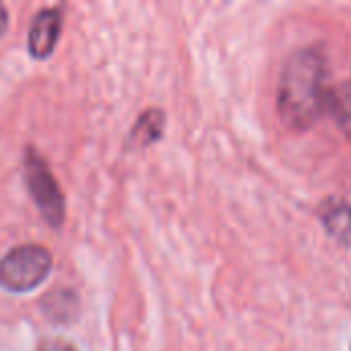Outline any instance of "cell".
Masks as SVG:
<instances>
[{
	"label": "cell",
	"mask_w": 351,
	"mask_h": 351,
	"mask_svg": "<svg viewBox=\"0 0 351 351\" xmlns=\"http://www.w3.org/2000/svg\"><path fill=\"white\" fill-rule=\"evenodd\" d=\"M327 99L323 56L311 47L294 51L282 70L278 88L282 121L296 132L308 130L327 109Z\"/></svg>",
	"instance_id": "1"
},
{
	"label": "cell",
	"mask_w": 351,
	"mask_h": 351,
	"mask_svg": "<svg viewBox=\"0 0 351 351\" xmlns=\"http://www.w3.org/2000/svg\"><path fill=\"white\" fill-rule=\"evenodd\" d=\"M51 265V253L45 247H14L0 259V288L10 294L33 292L45 282Z\"/></svg>",
	"instance_id": "2"
},
{
	"label": "cell",
	"mask_w": 351,
	"mask_h": 351,
	"mask_svg": "<svg viewBox=\"0 0 351 351\" xmlns=\"http://www.w3.org/2000/svg\"><path fill=\"white\" fill-rule=\"evenodd\" d=\"M25 185L29 189L31 199L35 202V206L39 210V214L43 216V220L49 226L60 228L66 218L64 193H62L53 173L49 171L45 158L33 146H29L27 154H25Z\"/></svg>",
	"instance_id": "3"
},
{
	"label": "cell",
	"mask_w": 351,
	"mask_h": 351,
	"mask_svg": "<svg viewBox=\"0 0 351 351\" xmlns=\"http://www.w3.org/2000/svg\"><path fill=\"white\" fill-rule=\"evenodd\" d=\"M62 31V10L60 8H41L29 27L27 47L31 58L45 60L53 53Z\"/></svg>",
	"instance_id": "4"
},
{
	"label": "cell",
	"mask_w": 351,
	"mask_h": 351,
	"mask_svg": "<svg viewBox=\"0 0 351 351\" xmlns=\"http://www.w3.org/2000/svg\"><path fill=\"white\" fill-rule=\"evenodd\" d=\"M319 218L327 232L341 245L351 247V204L343 197H329L319 208Z\"/></svg>",
	"instance_id": "5"
},
{
	"label": "cell",
	"mask_w": 351,
	"mask_h": 351,
	"mask_svg": "<svg viewBox=\"0 0 351 351\" xmlns=\"http://www.w3.org/2000/svg\"><path fill=\"white\" fill-rule=\"evenodd\" d=\"M41 311L43 317L56 325H68L72 321H76L78 311H80V302L76 292L72 290H53L49 292L43 300H41Z\"/></svg>",
	"instance_id": "6"
},
{
	"label": "cell",
	"mask_w": 351,
	"mask_h": 351,
	"mask_svg": "<svg viewBox=\"0 0 351 351\" xmlns=\"http://www.w3.org/2000/svg\"><path fill=\"white\" fill-rule=\"evenodd\" d=\"M165 123H167V117H165L162 109L150 107V109L142 111L140 117H138V121L134 123V128H132V132H130V142H132V146H136V148H146V146L158 142V140L162 138Z\"/></svg>",
	"instance_id": "7"
},
{
	"label": "cell",
	"mask_w": 351,
	"mask_h": 351,
	"mask_svg": "<svg viewBox=\"0 0 351 351\" xmlns=\"http://www.w3.org/2000/svg\"><path fill=\"white\" fill-rule=\"evenodd\" d=\"M327 107L331 109L339 130L351 140V80L329 90Z\"/></svg>",
	"instance_id": "8"
},
{
	"label": "cell",
	"mask_w": 351,
	"mask_h": 351,
	"mask_svg": "<svg viewBox=\"0 0 351 351\" xmlns=\"http://www.w3.org/2000/svg\"><path fill=\"white\" fill-rule=\"evenodd\" d=\"M35 351H78L70 341L66 339H60V337H49V339H43L39 341L37 350Z\"/></svg>",
	"instance_id": "9"
},
{
	"label": "cell",
	"mask_w": 351,
	"mask_h": 351,
	"mask_svg": "<svg viewBox=\"0 0 351 351\" xmlns=\"http://www.w3.org/2000/svg\"><path fill=\"white\" fill-rule=\"evenodd\" d=\"M6 29H8V10L4 4H0V37L6 33Z\"/></svg>",
	"instance_id": "10"
}]
</instances>
